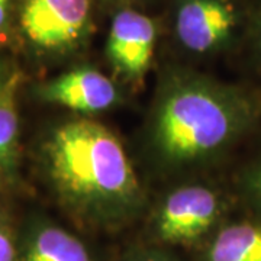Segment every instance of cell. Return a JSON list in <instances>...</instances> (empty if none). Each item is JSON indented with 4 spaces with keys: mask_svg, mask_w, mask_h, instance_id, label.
Segmentation results:
<instances>
[{
    "mask_svg": "<svg viewBox=\"0 0 261 261\" xmlns=\"http://www.w3.org/2000/svg\"><path fill=\"white\" fill-rule=\"evenodd\" d=\"M18 243L8 219L0 214V261H16Z\"/></svg>",
    "mask_w": 261,
    "mask_h": 261,
    "instance_id": "12",
    "label": "cell"
},
{
    "mask_svg": "<svg viewBox=\"0 0 261 261\" xmlns=\"http://www.w3.org/2000/svg\"><path fill=\"white\" fill-rule=\"evenodd\" d=\"M12 79H8L6 74H5V70H3V67L0 65V94L3 93V90L8 87V84Z\"/></svg>",
    "mask_w": 261,
    "mask_h": 261,
    "instance_id": "15",
    "label": "cell"
},
{
    "mask_svg": "<svg viewBox=\"0 0 261 261\" xmlns=\"http://www.w3.org/2000/svg\"><path fill=\"white\" fill-rule=\"evenodd\" d=\"M90 0H25L20 27L34 47L49 53L74 48L87 34Z\"/></svg>",
    "mask_w": 261,
    "mask_h": 261,
    "instance_id": "3",
    "label": "cell"
},
{
    "mask_svg": "<svg viewBox=\"0 0 261 261\" xmlns=\"http://www.w3.org/2000/svg\"><path fill=\"white\" fill-rule=\"evenodd\" d=\"M235 27V12L226 0H183L176 16L181 45L203 54L226 42Z\"/></svg>",
    "mask_w": 261,
    "mask_h": 261,
    "instance_id": "7",
    "label": "cell"
},
{
    "mask_svg": "<svg viewBox=\"0 0 261 261\" xmlns=\"http://www.w3.org/2000/svg\"><path fill=\"white\" fill-rule=\"evenodd\" d=\"M44 100L83 115L111 109L119 100V89L96 68L80 67L58 75L39 90Z\"/></svg>",
    "mask_w": 261,
    "mask_h": 261,
    "instance_id": "6",
    "label": "cell"
},
{
    "mask_svg": "<svg viewBox=\"0 0 261 261\" xmlns=\"http://www.w3.org/2000/svg\"><path fill=\"white\" fill-rule=\"evenodd\" d=\"M15 89L12 79L0 94V181L9 176L18 157L19 118Z\"/></svg>",
    "mask_w": 261,
    "mask_h": 261,
    "instance_id": "10",
    "label": "cell"
},
{
    "mask_svg": "<svg viewBox=\"0 0 261 261\" xmlns=\"http://www.w3.org/2000/svg\"><path fill=\"white\" fill-rule=\"evenodd\" d=\"M221 214L219 196L203 185H186L170 192L155 214V233L161 241L189 244L202 238Z\"/></svg>",
    "mask_w": 261,
    "mask_h": 261,
    "instance_id": "4",
    "label": "cell"
},
{
    "mask_svg": "<svg viewBox=\"0 0 261 261\" xmlns=\"http://www.w3.org/2000/svg\"><path fill=\"white\" fill-rule=\"evenodd\" d=\"M157 39L154 22L135 10L115 15L106 53L115 71L125 80L138 82L147 73Z\"/></svg>",
    "mask_w": 261,
    "mask_h": 261,
    "instance_id": "5",
    "label": "cell"
},
{
    "mask_svg": "<svg viewBox=\"0 0 261 261\" xmlns=\"http://www.w3.org/2000/svg\"><path fill=\"white\" fill-rule=\"evenodd\" d=\"M240 187L247 203L261 215V155L245 167L241 174Z\"/></svg>",
    "mask_w": 261,
    "mask_h": 261,
    "instance_id": "11",
    "label": "cell"
},
{
    "mask_svg": "<svg viewBox=\"0 0 261 261\" xmlns=\"http://www.w3.org/2000/svg\"><path fill=\"white\" fill-rule=\"evenodd\" d=\"M48 180L84 222L116 225L144 206V190L121 140L89 118L61 122L42 147Z\"/></svg>",
    "mask_w": 261,
    "mask_h": 261,
    "instance_id": "1",
    "label": "cell"
},
{
    "mask_svg": "<svg viewBox=\"0 0 261 261\" xmlns=\"http://www.w3.org/2000/svg\"><path fill=\"white\" fill-rule=\"evenodd\" d=\"M8 10H9V0H0V29L6 23Z\"/></svg>",
    "mask_w": 261,
    "mask_h": 261,
    "instance_id": "14",
    "label": "cell"
},
{
    "mask_svg": "<svg viewBox=\"0 0 261 261\" xmlns=\"http://www.w3.org/2000/svg\"><path fill=\"white\" fill-rule=\"evenodd\" d=\"M206 261H261V225H228L215 235Z\"/></svg>",
    "mask_w": 261,
    "mask_h": 261,
    "instance_id": "9",
    "label": "cell"
},
{
    "mask_svg": "<svg viewBox=\"0 0 261 261\" xmlns=\"http://www.w3.org/2000/svg\"><path fill=\"white\" fill-rule=\"evenodd\" d=\"M257 115V102L235 86L192 73L170 75L149 118V151L167 171L203 166L233 147Z\"/></svg>",
    "mask_w": 261,
    "mask_h": 261,
    "instance_id": "2",
    "label": "cell"
},
{
    "mask_svg": "<svg viewBox=\"0 0 261 261\" xmlns=\"http://www.w3.org/2000/svg\"><path fill=\"white\" fill-rule=\"evenodd\" d=\"M16 261H94L86 244L60 225L39 221L18 244Z\"/></svg>",
    "mask_w": 261,
    "mask_h": 261,
    "instance_id": "8",
    "label": "cell"
},
{
    "mask_svg": "<svg viewBox=\"0 0 261 261\" xmlns=\"http://www.w3.org/2000/svg\"><path fill=\"white\" fill-rule=\"evenodd\" d=\"M134 261H174L168 258L166 255L160 254V252H141L140 255Z\"/></svg>",
    "mask_w": 261,
    "mask_h": 261,
    "instance_id": "13",
    "label": "cell"
}]
</instances>
